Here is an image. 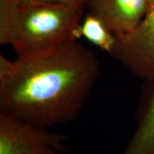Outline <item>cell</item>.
I'll return each mask as SVG.
<instances>
[{
    "label": "cell",
    "mask_w": 154,
    "mask_h": 154,
    "mask_svg": "<svg viewBox=\"0 0 154 154\" xmlns=\"http://www.w3.org/2000/svg\"><path fill=\"white\" fill-rule=\"evenodd\" d=\"M82 36L110 55L115 46L116 39L105 24L98 17L90 13L82 22L77 30V38Z\"/></svg>",
    "instance_id": "52a82bcc"
},
{
    "label": "cell",
    "mask_w": 154,
    "mask_h": 154,
    "mask_svg": "<svg viewBox=\"0 0 154 154\" xmlns=\"http://www.w3.org/2000/svg\"><path fill=\"white\" fill-rule=\"evenodd\" d=\"M99 63L77 39L10 60L0 55V112L47 128L74 121L90 95Z\"/></svg>",
    "instance_id": "6da1fadb"
},
{
    "label": "cell",
    "mask_w": 154,
    "mask_h": 154,
    "mask_svg": "<svg viewBox=\"0 0 154 154\" xmlns=\"http://www.w3.org/2000/svg\"><path fill=\"white\" fill-rule=\"evenodd\" d=\"M51 1H56V2H61V3H65V4L82 6H85L86 2H87V0H51Z\"/></svg>",
    "instance_id": "ba28073f"
},
{
    "label": "cell",
    "mask_w": 154,
    "mask_h": 154,
    "mask_svg": "<svg viewBox=\"0 0 154 154\" xmlns=\"http://www.w3.org/2000/svg\"><path fill=\"white\" fill-rule=\"evenodd\" d=\"M110 56L138 78L154 80V0L134 32L116 39Z\"/></svg>",
    "instance_id": "277c9868"
},
{
    "label": "cell",
    "mask_w": 154,
    "mask_h": 154,
    "mask_svg": "<svg viewBox=\"0 0 154 154\" xmlns=\"http://www.w3.org/2000/svg\"><path fill=\"white\" fill-rule=\"evenodd\" d=\"M90 14L99 18L116 38L134 32L146 14L147 0H87Z\"/></svg>",
    "instance_id": "5b68a950"
},
{
    "label": "cell",
    "mask_w": 154,
    "mask_h": 154,
    "mask_svg": "<svg viewBox=\"0 0 154 154\" xmlns=\"http://www.w3.org/2000/svg\"><path fill=\"white\" fill-rule=\"evenodd\" d=\"M136 118V128L122 154H154V80Z\"/></svg>",
    "instance_id": "8992f818"
},
{
    "label": "cell",
    "mask_w": 154,
    "mask_h": 154,
    "mask_svg": "<svg viewBox=\"0 0 154 154\" xmlns=\"http://www.w3.org/2000/svg\"><path fill=\"white\" fill-rule=\"evenodd\" d=\"M84 8L51 0H0V44L20 57L75 40Z\"/></svg>",
    "instance_id": "7a4b0ae2"
},
{
    "label": "cell",
    "mask_w": 154,
    "mask_h": 154,
    "mask_svg": "<svg viewBox=\"0 0 154 154\" xmlns=\"http://www.w3.org/2000/svg\"><path fill=\"white\" fill-rule=\"evenodd\" d=\"M148 1V4H149V6H150V5L152 4V0H147Z\"/></svg>",
    "instance_id": "9c48e42d"
},
{
    "label": "cell",
    "mask_w": 154,
    "mask_h": 154,
    "mask_svg": "<svg viewBox=\"0 0 154 154\" xmlns=\"http://www.w3.org/2000/svg\"><path fill=\"white\" fill-rule=\"evenodd\" d=\"M66 135L0 112V154H59Z\"/></svg>",
    "instance_id": "3957f363"
}]
</instances>
